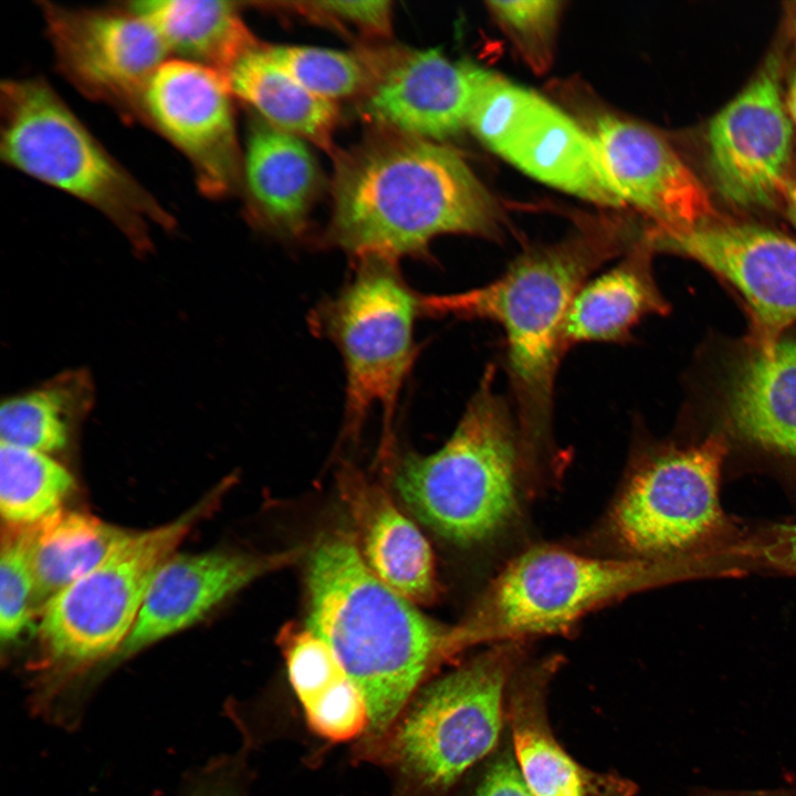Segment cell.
<instances>
[{"instance_id":"d6a6232c","label":"cell","mask_w":796,"mask_h":796,"mask_svg":"<svg viewBox=\"0 0 796 796\" xmlns=\"http://www.w3.org/2000/svg\"><path fill=\"white\" fill-rule=\"evenodd\" d=\"M305 17L339 27H354L365 34L388 36L392 27L389 1H301L289 3Z\"/></svg>"},{"instance_id":"e0dca14e","label":"cell","mask_w":796,"mask_h":796,"mask_svg":"<svg viewBox=\"0 0 796 796\" xmlns=\"http://www.w3.org/2000/svg\"><path fill=\"white\" fill-rule=\"evenodd\" d=\"M291 555L255 557L230 552L170 556L154 576L119 659L178 632Z\"/></svg>"},{"instance_id":"5b68a950","label":"cell","mask_w":796,"mask_h":796,"mask_svg":"<svg viewBox=\"0 0 796 796\" xmlns=\"http://www.w3.org/2000/svg\"><path fill=\"white\" fill-rule=\"evenodd\" d=\"M0 157L14 168L102 212L144 254L150 229L175 218L94 137L42 77L0 86Z\"/></svg>"},{"instance_id":"7c38bea8","label":"cell","mask_w":796,"mask_h":796,"mask_svg":"<svg viewBox=\"0 0 796 796\" xmlns=\"http://www.w3.org/2000/svg\"><path fill=\"white\" fill-rule=\"evenodd\" d=\"M232 93L222 74L181 60L165 61L149 78L139 123L172 144L190 163L197 187L217 199L242 184Z\"/></svg>"},{"instance_id":"83f0119b","label":"cell","mask_w":796,"mask_h":796,"mask_svg":"<svg viewBox=\"0 0 796 796\" xmlns=\"http://www.w3.org/2000/svg\"><path fill=\"white\" fill-rule=\"evenodd\" d=\"M74 486L49 454L1 442L0 511L8 525L29 526L54 514Z\"/></svg>"},{"instance_id":"ffe728a7","label":"cell","mask_w":796,"mask_h":796,"mask_svg":"<svg viewBox=\"0 0 796 796\" xmlns=\"http://www.w3.org/2000/svg\"><path fill=\"white\" fill-rule=\"evenodd\" d=\"M724 410L737 440L796 469V339L753 345L730 374Z\"/></svg>"},{"instance_id":"8d00e7d4","label":"cell","mask_w":796,"mask_h":796,"mask_svg":"<svg viewBox=\"0 0 796 796\" xmlns=\"http://www.w3.org/2000/svg\"><path fill=\"white\" fill-rule=\"evenodd\" d=\"M778 199L783 203L787 219L796 229V174H789L783 181Z\"/></svg>"},{"instance_id":"9a60e30c","label":"cell","mask_w":796,"mask_h":796,"mask_svg":"<svg viewBox=\"0 0 796 796\" xmlns=\"http://www.w3.org/2000/svg\"><path fill=\"white\" fill-rule=\"evenodd\" d=\"M490 74L468 62H452L436 49H383L375 80L360 97V113L377 128L441 140L468 126Z\"/></svg>"},{"instance_id":"484cf974","label":"cell","mask_w":796,"mask_h":796,"mask_svg":"<svg viewBox=\"0 0 796 796\" xmlns=\"http://www.w3.org/2000/svg\"><path fill=\"white\" fill-rule=\"evenodd\" d=\"M36 610L98 565L129 533L80 512L59 510L25 526Z\"/></svg>"},{"instance_id":"ac0fdd59","label":"cell","mask_w":796,"mask_h":796,"mask_svg":"<svg viewBox=\"0 0 796 796\" xmlns=\"http://www.w3.org/2000/svg\"><path fill=\"white\" fill-rule=\"evenodd\" d=\"M494 153L570 195L601 207L625 205L590 134L530 90Z\"/></svg>"},{"instance_id":"1f68e13d","label":"cell","mask_w":796,"mask_h":796,"mask_svg":"<svg viewBox=\"0 0 796 796\" xmlns=\"http://www.w3.org/2000/svg\"><path fill=\"white\" fill-rule=\"evenodd\" d=\"M35 610L25 526L8 525L2 532L0 551L1 640L17 639L29 626Z\"/></svg>"},{"instance_id":"8fae6325","label":"cell","mask_w":796,"mask_h":796,"mask_svg":"<svg viewBox=\"0 0 796 796\" xmlns=\"http://www.w3.org/2000/svg\"><path fill=\"white\" fill-rule=\"evenodd\" d=\"M39 8L61 75L126 123L139 122L145 87L170 54L155 29L125 3L74 8L42 0Z\"/></svg>"},{"instance_id":"f546056e","label":"cell","mask_w":796,"mask_h":796,"mask_svg":"<svg viewBox=\"0 0 796 796\" xmlns=\"http://www.w3.org/2000/svg\"><path fill=\"white\" fill-rule=\"evenodd\" d=\"M281 646L290 682L305 714L352 682L333 650L307 628L284 629Z\"/></svg>"},{"instance_id":"cb8c5ba5","label":"cell","mask_w":796,"mask_h":796,"mask_svg":"<svg viewBox=\"0 0 796 796\" xmlns=\"http://www.w3.org/2000/svg\"><path fill=\"white\" fill-rule=\"evenodd\" d=\"M126 7L145 19L169 53L224 76L245 52L259 45L235 1L144 0Z\"/></svg>"},{"instance_id":"4fadbf2b","label":"cell","mask_w":796,"mask_h":796,"mask_svg":"<svg viewBox=\"0 0 796 796\" xmlns=\"http://www.w3.org/2000/svg\"><path fill=\"white\" fill-rule=\"evenodd\" d=\"M654 249L688 256L744 298L753 345L768 346L796 323V240L763 226L712 221L691 229L647 231Z\"/></svg>"},{"instance_id":"f1b7e54d","label":"cell","mask_w":796,"mask_h":796,"mask_svg":"<svg viewBox=\"0 0 796 796\" xmlns=\"http://www.w3.org/2000/svg\"><path fill=\"white\" fill-rule=\"evenodd\" d=\"M270 57L313 94L334 102L371 86L378 50L344 52L316 46L265 45Z\"/></svg>"},{"instance_id":"9c48e42d","label":"cell","mask_w":796,"mask_h":796,"mask_svg":"<svg viewBox=\"0 0 796 796\" xmlns=\"http://www.w3.org/2000/svg\"><path fill=\"white\" fill-rule=\"evenodd\" d=\"M420 294L402 280L398 263L356 260L355 274L310 314V327L339 349L346 373L345 434L356 437L380 406L389 440L399 392L416 359L413 325Z\"/></svg>"},{"instance_id":"5bb4252c","label":"cell","mask_w":796,"mask_h":796,"mask_svg":"<svg viewBox=\"0 0 796 796\" xmlns=\"http://www.w3.org/2000/svg\"><path fill=\"white\" fill-rule=\"evenodd\" d=\"M794 125L769 60L709 122V169L721 196L744 208L772 205L788 175Z\"/></svg>"},{"instance_id":"d4e9b609","label":"cell","mask_w":796,"mask_h":796,"mask_svg":"<svg viewBox=\"0 0 796 796\" xmlns=\"http://www.w3.org/2000/svg\"><path fill=\"white\" fill-rule=\"evenodd\" d=\"M224 78L232 95L252 106L263 121L336 154L335 103L306 90L270 57L265 45L259 44L240 56Z\"/></svg>"},{"instance_id":"8992f818","label":"cell","mask_w":796,"mask_h":796,"mask_svg":"<svg viewBox=\"0 0 796 796\" xmlns=\"http://www.w3.org/2000/svg\"><path fill=\"white\" fill-rule=\"evenodd\" d=\"M520 657L516 641L499 643L433 681L385 732L366 737L362 757L394 769L417 792H448L496 745Z\"/></svg>"},{"instance_id":"d6986e66","label":"cell","mask_w":796,"mask_h":796,"mask_svg":"<svg viewBox=\"0 0 796 796\" xmlns=\"http://www.w3.org/2000/svg\"><path fill=\"white\" fill-rule=\"evenodd\" d=\"M557 663L548 660L515 673L507 689L513 754L526 785L534 796H633L631 781L583 767L555 739L546 695Z\"/></svg>"},{"instance_id":"52a82bcc","label":"cell","mask_w":796,"mask_h":796,"mask_svg":"<svg viewBox=\"0 0 796 796\" xmlns=\"http://www.w3.org/2000/svg\"><path fill=\"white\" fill-rule=\"evenodd\" d=\"M727 451L725 438L713 434L647 452L610 515L619 544L635 557L683 566L729 552L741 534L720 499Z\"/></svg>"},{"instance_id":"4dcf8cb0","label":"cell","mask_w":796,"mask_h":796,"mask_svg":"<svg viewBox=\"0 0 796 796\" xmlns=\"http://www.w3.org/2000/svg\"><path fill=\"white\" fill-rule=\"evenodd\" d=\"M488 9L524 62L544 73L553 62L561 1H488Z\"/></svg>"},{"instance_id":"4316f807","label":"cell","mask_w":796,"mask_h":796,"mask_svg":"<svg viewBox=\"0 0 796 796\" xmlns=\"http://www.w3.org/2000/svg\"><path fill=\"white\" fill-rule=\"evenodd\" d=\"M92 401L88 374L64 373L2 402L1 442L45 454L61 451L67 446L74 425L87 415Z\"/></svg>"},{"instance_id":"74e56055","label":"cell","mask_w":796,"mask_h":796,"mask_svg":"<svg viewBox=\"0 0 796 796\" xmlns=\"http://www.w3.org/2000/svg\"><path fill=\"white\" fill-rule=\"evenodd\" d=\"M785 104L792 123L796 127V72L790 80Z\"/></svg>"},{"instance_id":"2e32d148","label":"cell","mask_w":796,"mask_h":796,"mask_svg":"<svg viewBox=\"0 0 796 796\" xmlns=\"http://www.w3.org/2000/svg\"><path fill=\"white\" fill-rule=\"evenodd\" d=\"M588 133L625 202L648 217L652 229L681 231L720 219L698 176L652 129L603 114Z\"/></svg>"},{"instance_id":"f35d334b","label":"cell","mask_w":796,"mask_h":796,"mask_svg":"<svg viewBox=\"0 0 796 796\" xmlns=\"http://www.w3.org/2000/svg\"><path fill=\"white\" fill-rule=\"evenodd\" d=\"M794 28H795V33H796V3H795V9H794Z\"/></svg>"},{"instance_id":"ba28073f","label":"cell","mask_w":796,"mask_h":796,"mask_svg":"<svg viewBox=\"0 0 796 796\" xmlns=\"http://www.w3.org/2000/svg\"><path fill=\"white\" fill-rule=\"evenodd\" d=\"M682 565L638 557L595 558L541 546L515 558L498 576L470 617L452 628L465 647L568 629L587 612L631 593L682 575Z\"/></svg>"},{"instance_id":"30bf717a","label":"cell","mask_w":796,"mask_h":796,"mask_svg":"<svg viewBox=\"0 0 796 796\" xmlns=\"http://www.w3.org/2000/svg\"><path fill=\"white\" fill-rule=\"evenodd\" d=\"M205 499L177 520L128 533L88 573L42 609L39 637L45 667L71 675L109 654L128 637L148 587L177 545L207 513Z\"/></svg>"},{"instance_id":"7a4b0ae2","label":"cell","mask_w":796,"mask_h":796,"mask_svg":"<svg viewBox=\"0 0 796 796\" xmlns=\"http://www.w3.org/2000/svg\"><path fill=\"white\" fill-rule=\"evenodd\" d=\"M621 219L586 220L565 239L532 248L494 281L420 294V314L490 320L506 337V367L524 457L549 443L554 389L569 306L589 275L636 241Z\"/></svg>"},{"instance_id":"d590c367","label":"cell","mask_w":796,"mask_h":796,"mask_svg":"<svg viewBox=\"0 0 796 796\" xmlns=\"http://www.w3.org/2000/svg\"><path fill=\"white\" fill-rule=\"evenodd\" d=\"M765 558L769 570L796 576V522L771 526Z\"/></svg>"},{"instance_id":"603a6c76","label":"cell","mask_w":796,"mask_h":796,"mask_svg":"<svg viewBox=\"0 0 796 796\" xmlns=\"http://www.w3.org/2000/svg\"><path fill=\"white\" fill-rule=\"evenodd\" d=\"M647 234L639 238L612 268L588 280L575 295L564 326L566 350L586 342L619 343L648 314L668 307L651 273Z\"/></svg>"},{"instance_id":"836d02e7","label":"cell","mask_w":796,"mask_h":796,"mask_svg":"<svg viewBox=\"0 0 796 796\" xmlns=\"http://www.w3.org/2000/svg\"><path fill=\"white\" fill-rule=\"evenodd\" d=\"M472 796H534L526 785L513 752L506 747L488 764Z\"/></svg>"},{"instance_id":"277c9868","label":"cell","mask_w":796,"mask_h":796,"mask_svg":"<svg viewBox=\"0 0 796 796\" xmlns=\"http://www.w3.org/2000/svg\"><path fill=\"white\" fill-rule=\"evenodd\" d=\"M494 378L495 369L488 365L449 440L431 454L408 453L394 475L415 517L460 545L491 538L519 507L521 438Z\"/></svg>"},{"instance_id":"6da1fadb","label":"cell","mask_w":796,"mask_h":796,"mask_svg":"<svg viewBox=\"0 0 796 796\" xmlns=\"http://www.w3.org/2000/svg\"><path fill=\"white\" fill-rule=\"evenodd\" d=\"M326 240L354 260L398 263L447 233L502 235L495 200L451 147L377 128L336 153Z\"/></svg>"},{"instance_id":"3957f363","label":"cell","mask_w":796,"mask_h":796,"mask_svg":"<svg viewBox=\"0 0 796 796\" xmlns=\"http://www.w3.org/2000/svg\"><path fill=\"white\" fill-rule=\"evenodd\" d=\"M307 593L306 628L333 650L363 693L367 737L385 732L425 680L454 656L450 628L379 580L347 535L331 536L313 551Z\"/></svg>"},{"instance_id":"7402d4cb","label":"cell","mask_w":796,"mask_h":796,"mask_svg":"<svg viewBox=\"0 0 796 796\" xmlns=\"http://www.w3.org/2000/svg\"><path fill=\"white\" fill-rule=\"evenodd\" d=\"M344 494L359 528V552L374 575L411 603L437 595L431 547L406 515L379 488L353 470H344Z\"/></svg>"},{"instance_id":"e575fe53","label":"cell","mask_w":796,"mask_h":796,"mask_svg":"<svg viewBox=\"0 0 796 796\" xmlns=\"http://www.w3.org/2000/svg\"><path fill=\"white\" fill-rule=\"evenodd\" d=\"M239 769L235 760H214L188 781L185 796H241Z\"/></svg>"},{"instance_id":"44dd1931","label":"cell","mask_w":796,"mask_h":796,"mask_svg":"<svg viewBox=\"0 0 796 796\" xmlns=\"http://www.w3.org/2000/svg\"><path fill=\"white\" fill-rule=\"evenodd\" d=\"M241 187L255 224L294 238L306 230L321 187L320 168L303 138L258 117L245 143Z\"/></svg>"}]
</instances>
